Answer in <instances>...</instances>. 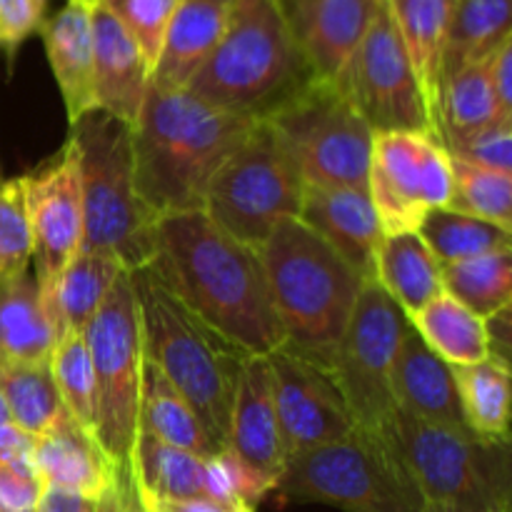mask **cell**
Returning a JSON list of instances; mask_svg holds the SVG:
<instances>
[{
    "mask_svg": "<svg viewBox=\"0 0 512 512\" xmlns=\"http://www.w3.org/2000/svg\"><path fill=\"white\" fill-rule=\"evenodd\" d=\"M498 128L493 58L455 70L440 85L438 135L443 145L463 143L483 130Z\"/></svg>",
    "mask_w": 512,
    "mask_h": 512,
    "instance_id": "31",
    "label": "cell"
},
{
    "mask_svg": "<svg viewBox=\"0 0 512 512\" xmlns=\"http://www.w3.org/2000/svg\"><path fill=\"white\" fill-rule=\"evenodd\" d=\"M283 5L313 78L345 93L380 0H283Z\"/></svg>",
    "mask_w": 512,
    "mask_h": 512,
    "instance_id": "17",
    "label": "cell"
},
{
    "mask_svg": "<svg viewBox=\"0 0 512 512\" xmlns=\"http://www.w3.org/2000/svg\"><path fill=\"white\" fill-rule=\"evenodd\" d=\"M428 512H485V510L458 508V505H428Z\"/></svg>",
    "mask_w": 512,
    "mask_h": 512,
    "instance_id": "50",
    "label": "cell"
},
{
    "mask_svg": "<svg viewBox=\"0 0 512 512\" xmlns=\"http://www.w3.org/2000/svg\"><path fill=\"white\" fill-rule=\"evenodd\" d=\"M213 3H225V5H230V3H233V0H213Z\"/></svg>",
    "mask_w": 512,
    "mask_h": 512,
    "instance_id": "52",
    "label": "cell"
},
{
    "mask_svg": "<svg viewBox=\"0 0 512 512\" xmlns=\"http://www.w3.org/2000/svg\"><path fill=\"white\" fill-rule=\"evenodd\" d=\"M110 512H138V500H135L133 483L120 485L110 498Z\"/></svg>",
    "mask_w": 512,
    "mask_h": 512,
    "instance_id": "49",
    "label": "cell"
},
{
    "mask_svg": "<svg viewBox=\"0 0 512 512\" xmlns=\"http://www.w3.org/2000/svg\"><path fill=\"white\" fill-rule=\"evenodd\" d=\"M275 493L345 512H428L400 443L355 430L338 443L293 455Z\"/></svg>",
    "mask_w": 512,
    "mask_h": 512,
    "instance_id": "7",
    "label": "cell"
},
{
    "mask_svg": "<svg viewBox=\"0 0 512 512\" xmlns=\"http://www.w3.org/2000/svg\"><path fill=\"white\" fill-rule=\"evenodd\" d=\"M98 5L128 30L153 75L155 60L163 48L165 30L173 20L180 0H98Z\"/></svg>",
    "mask_w": 512,
    "mask_h": 512,
    "instance_id": "41",
    "label": "cell"
},
{
    "mask_svg": "<svg viewBox=\"0 0 512 512\" xmlns=\"http://www.w3.org/2000/svg\"><path fill=\"white\" fill-rule=\"evenodd\" d=\"M310 80L283 0H233L223 38L188 90L225 113L265 120Z\"/></svg>",
    "mask_w": 512,
    "mask_h": 512,
    "instance_id": "4",
    "label": "cell"
},
{
    "mask_svg": "<svg viewBox=\"0 0 512 512\" xmlns=\"http://www.w3.org/2000/svg\"><path fill=\"white\" fill-rule=\"evenodd\" d=\"M33 448L35 438L25 433V430H20L18 425L8 423L0 428V465H10V468L15 470L35 473Z\"/></svg>",
    "mask_w": 512,
    "mask_h": 512,
    "instance_id": "46",
    "label": "cell"
},
{
    "mask_svg": "<svg viewBox=\"0 0 512 512\" xmlns=\"http://www.w3.org/2000/svg\"><path fill=\"white\" fill-rule=\"evenodd\" d=\"M83 188V248L115 255L130 273L155 260L158 218L135 188L133 128L103 110L70 125Z\"/></svg>",
    "mask_w": 512,
    "mask_h": 512,
    "instance_id": "6",
    "label": "cell"
},
{
    "mask_svg": "<svg viewBox=\"0 0 512 512\" xmlns=\"http://www.w3.org/2000/svg\"><path fill=\"white\" fill-rule=\"evenodd\" d=\"M125 273L130 270L115 255L80 250L63 270L53 290L43 295L58 340L68 333H83L85 325L103 308L110 290Z\"/></svg>",
    "mask_w": 512,
    "mask_h": 512,
    "instance_id": "27",
    "label": "cell"
},
{
    "mask_svg": "<svg viewBox=\"0 0 512 512\" xmlns=\"http://www.w3.org/2000/svg\"><path fill=\"white\" fill-rule=\"evenodd\" d=\"M45 485L35 473L0 465V512H40Z\"/></svg>",
    "mask_w": 512,
    "mask_h": 512,
    "instance_id": "44",
    "label": "cell"
},
{
    "mask_svg": "<svg viewBox=\"0 0 512 512\" xmlns=\"http://www.w3.org/2000/svg\"><path fill=\"white\" fill-rule=\"evenodd\" d=\"M493 85L498 100V128L512 130V35L493 55Z\"/></svg>",
    "mask_w": 512,
    "mask_h": 512,
    "instance_id": "45",
    "label": "cell"
},
{
    "mask_svg": "<svg viewBox=\"0 0 512 512\" xmlns=\"http://www.w3.org/2000/svg\"><path fill=\"white\" fill-rule=\"evenodd\" d=\"M445 293L490 320L512 303V238L460 263L443 265Z\"/></svg>",
    "mask_w": 512,
    "mask_h": 512,
    "instance_id": "34",
    "label": "cell"
},
{
    "mask_svg": "<svg viewBox=\"0 0 512 512\" xmlns=\"http://www.w3.org/2000/svg\"><path fill=\"white\" fill-rule=\"evenodd\" d=\"M465 423L478 435H505L512 430V375L495 360L453 365Z\"/></svg>",
    "mask_w": 512,
    "mask_h": 512,
    "instance_id": "36",
    "label": "cell"
},
{
    "mask_svg": "<svg viewBox=\"0 0 512 512\" xmlns=\"http://www.w3.org/2000/svg\"><path fill=\"white\" fill-rule=\"evenodd\" d=\"M130 483L140 505L208 498V458L165 445L138 430L130 458Z\"/></svg>",
    "mask_w": 512,
    "mask_h": 512,
    "instance_id": "26",
    "label": "cell"
},
{
    "mask_svg": "<svg viewBox=\"0 0 512 512\" xmlns=\"http://www.w3.org/2000/svg\"><path fill=\"white\" fill-rule=\"evenodd\" d=\"M8 423H13V420H10L8 403H5V395H3V390H0V428H3V425H8Z\"/></svg>",
    "mask_w": 512,
    "mask_h": 512,
    "instance_id": "51",
    "label": "cell"
},
{
    "mask_svg": "<svg viewBox=\"0 0 512 512\" xmlns=\"http://www.w3.org/2000/svg\"><path fill=\"white\" fill-rule=\"evenodd\" d=\"M345 95L373 133L438 135L388 0H380L378 13L355 55Z\"/></svg>",
    "mask_w": 512,
    "mask_h": 512,
    "instance_id": "14",
    "label": "cell"
},
{
    "mask_svg": "<svg viewBox=\"0 0 512 512\" xmlns=\"http://www.w3.org/2000/svg\"><path fill=\"white\" fill-rule=\"evenodd\" d=\"M393 395L398 413L448 428H468L453 365L428 348L413 323L405 328L395 358Z\"/></svg>",
    "mask_w": 512,
    "mask_h": 512,
    "instance_id": "21",
    "label": "cell"
},
{
    "mask_svg": "<svg viewBox=\"0 0 512 512\" xmlns=\"http://www.w3.org/2000/svg\"><path fill=\"white\" fill-rule=\"evenodd\" d=\"M58 333L28 273L0 283V355L5 363H48Z\"/></svg>",
    "mask_w": 512,
    "mask_h": 512,
    "instance_id": "29",
    "label": "cell"
},
{
    "mask_svg": "<svg viewBox=\"0 0 512 512\" xmlns=\"http://www.w3.org/2000/svg\"><path fill=\"white\" fill-rule=\"evenodd\" d=\"M25 208L33 233L35 283L48 295L83 248V188L73 138L48 165L23 175Z\"/></svg>",
    "mask_w": 512,
    "mask_h": 512,
    "instance_id": "16",
    "label": "cell"
},
{
    "mask_svg": "<svg viewBox=\"0 0 512 512\" xmlns=\"http://www.w3.org/2000/svg\"><path fill=\"white\" fill-rule=\"evenodd\" d=\"M305 180L265 120L253 125L210 180L203 213L215 225L260 248L283 220L300 218Z\"/></svg>",
    "mask_w": 512,
    "mask_h": 512,
    "instance_id": "10",
    "label": "cell"
},
{
    "mask_svg": "<svg viewBox=\"0 0 512 512\" xmlns=\"http://www.w3.org/2000/svg\"><path fill=\"white\" fill-rule=\"evenodd\" d=\"M138 512H143V510H140V505H138Z\"/></svg>",
    "mask_w": 512,
    "mask_h": 512,
    "instance_id": "55",
    "label": "cell"
},
{
    "mask_svg": "<svg viewBox=\"0 0 512 512\" xmlns=\"http://www.w3.org/2000/svg\"><path fill=\"white\" fill-rule=\"evenodd\" d=\"M300 220L320 235L365 280H373L375 255L385 238L368 190L305 185Z\"/></svg>",
    "mask_w": 512,
    "mask_h": 512,
    "instance_id": "20",
    "label": "cell"
},
{
    "mask_svg": "<svg viewBox=\"0 0 512 512\" xmlns=\"http://www.w3.org/2000/svg\"><path fill=\"white\" fill-rule=\"evenodd\" d=\"M408 323L398 303L368 280L333 360L335 383L355 430L393 443H398L393 368Z\"/></svg>",
    "mask_w": 512,
    "mask_h": 512,
    "instance_id": "12",
    "label": "cell"
},
{
    "mask_svg": "<svg viewBox=\"0 0 512 512\" xmlns=\"http://www.w3.org/2000/svg\"><path fill=\"white\" fill-rule=\"evenodd\" d=\"M453 158L455 190L450 208L495 225L512 238V175Z\"/></svg>",
    "mask_w": 512,
    "mask_h": 512,
    "instance_id": "38",
    "label": "cell"
},
{
    "mask_svg": "<svg viewBox=\"0 0 512 512\" xmlns=\"http://www.w3.org/2000/svg\"><path fill=\"white\" fill-rule=\"evenodd\" d=\"M130 275L143 318L145 360L193 405L225 450L235 388L250 355L185 308L153 270L143 268Z\"/></svg>",
    "mask_w": 512,
    "mask_h": 512,
    "instance_id": "5",
    "label": "cell"
},
{
    "mask_svg": "<svg viewBox=\"0 0 512 512\" xmlns=\"http://www.w3.org/2000/svg\"><path fill=\"white\" fill-rule=\"evenodd\" d=\"M33 465L45 488L83 500H103L120 485H130L120 478L98 438L70 415L35 438Z\"/></svg>",
    "mask_w": 512,
    "mask_h": 512,
    "instance_id": "19",
    "label": "cell"
},
{
    "mask_svg": "<svg viewBox=\"0 0 512 512\" xmlns=\"http://www.w3.org/2000/svg\"><path fill=\"white\" fill-rule=\"evenodd\" d=\"M148 268L185 308L248 355L265 358L285 345L260 248L240 243L203 210L158 220Z\"/></svg>",
    "mask_w": 512,
    "mask_h": 512,
    "instance_id": "1",
    "label": "cell"
},
{
    "mask_svg": "<svg viewBox=\"0 0 512 512\" xmlns=\"http://www.w3.org/2000/svg\"><path fill=\"white\" fill-rule=\"evenodd\" d=\"M373 280L408 318L445 293L443 265L418 233L385 235L375 255Z\"/></svg>",
    "mask_w": 512,
    "mask_h": 512,
    "instance_id": "28",
    "label": "cell"
},
{
    "mask_svg": "<svg viewBox=\"0 0 512 512\" xmlns=\"http://www.w3.org/2000/svg\"><path fill=\"white\" fill-rule=\"evenodd\" d=\"M285 345L333 370L368 280L300 218L283 220L260 245Z\"/></svg>",
    "mask_w": 512,
    "mask_h": 512,
    "instance_id": "3",
    "label": "cell"
},
{
    "mask_svg": "<svg viewBox=\"0 0 512 512\" xmlns=\"http://www.w3.org/2000/svg\"><path fill=\"white\" fill-rule=\"evenodd\" d=\"M415 233L433 250L440 265H453L460 260L475 258V255L488 253V250L510 240V235H505L495 225L473 218L468 213H460L455 208L430 210Z\"/></svg>",
    "mask_w": 512,
    "mask_h": 512,
    "instance_id": "37",
    "label": "cell"
},
{
    "mask_svg": "<svg viewBox=\"0 0 512 512\" xmlns=\"http://www.w3.org/2000/svg\"><path fill=\"white\" fill-rule=\"evenodd\" d=\"M275 408L288 460L303 450L338 443L355 433L335 375L328 365L280 345L268 355Z\"/></svg>",
    "mask_w": 512,
    "mask_h": 512,
    "instance_id": "15",
    "label": "cell"
},
{
    "mask_svg": "<svg viewBox=\"0 0 512 512\" xmlns=\"http://www.w3.org/2000/svg\"><path fill=\"white\" fill-rule=\"evenodd\" d=\"M3 365H5V360H3V355H0V368H3Z\"/></svg>",
    "mask_w": 512,
    "mask_h": 512,
    "instance_id": "54",
    "label": "cell"
},
{
    "mask_svg": "<svg viewBox=\"0 0 512 512\" xmlns=\"http://www.w3.org/2000/svg\"><path fill=\"white\" fill-rule=\"evenodd\" d=\"M390 13L398 25L413 73L425 95L435 125H438V100L443 85L445 50H448L453 0H388Z\"/></svg>",
    "mask_w": 512,
    "mask_h": 512,
    "instance_id": "25",
    "label": "cell"
},
{
    "mask_svg": "<svg viewBox=\"0 0 512 512\" xmlns=\"http://www.w3.org/2000/svg\"><path fill=\"white\" fill-rule=\"evenodd\" d=\"M230 5L213 0H180L163 48L155 60L150 85L160 90H188L228 28Z\"/></svg>",
    "mask_w": 512,
    "mask_h": 512,
    "instance_id": "24",
    "label": "cell"
},
{
    "mask_svg": "<svg viewBox=\"0 0 512 512\" xmlns=\"http://www.w3.org/2000/svg\"><path fill=\"white\" fill-rule=\"evenodd\" d=\"M398 443L428 505L512 512V430L488 438L398 413Z\"/></svg>",
    "mask_w": 512,
    "mask_h": 512,
    "instance_id": "8",
    "label": "cell"
},
{
    "mask_svg": "<svg viewBox=\"0 0 512 512\" xmlns=\"http://www.w3.org/2000/svg\"><path fill=\"white\" fill-rule=\"evenodd\" d=\"M512 35V0H453L443 80L455 70L493 58Z\"/></svg>",
    "mask_w": 512,
    "mask_h": 512,
    "instance_id": "33",
    "label": "cell"
},
{
    "mask_svg": "<svg viewBox=\"0 0 512 512\" xmlns=\"http://www.w3.org/2000/svg\"><path fill=\"white\" fill-rule=\"evenodd\" d=\"M485 323H488L490 360H495L512 375V303Z\"/></svg>",
    "mask_w": 512,
    "mask_h": 512,
    "instance_id": "47",
    "label": "cell"
},
{
    "mask_svg": "<svg viewBox=\"0 0 512 512\" xmlns=\"http://www.w3.org/2000/svg\"><path fill=\"white\" fill-rule=\"evenodd\" d=\"M33 263V233L25 208L23 175H0V283L28 273Z\"/></svg>",
    "mask_w": 512,
    "mask_h": 512,
    "instance_id": "40",
    "label": "cell"
},
{
    "mask_svg": "<svg viewBox=\"0 0 512 512\" xmlns=\"http://www.w3.org/2000/svg\"><path fill=\"white\" fill-rule=\"evenodd\" d=\"M453 158L438 135L375 133L368 195L385 235L415 233L430 210L450 208Z\"/></svg>",
    "mask_w": 512,
    "mask_h": 512,
    "instance_id": "13",
    "label": "cell"
},
{
    "mask_svg": "<svg viewBox=\"0 0 512 512\" xmlns=\"http://www.w3.org/2000/svg\"><path fill=\"white\" fill-rule=\"evenodd\" d=\"M225 450L248 465L270 488H278L288 465V453L280 433L268 355H250L245 360L230 410Z\"/></svg>",
    "mask_w": 512,
    "mask_h": 512,
    "instance_id": "18",
    "label": "cell"
},
{
    "mask_svg": "<svg viewBox=\"0 0 512 512\" xmlns=\"http://www.w3.org/2000/svg\"><path fill=\"white\" fill-rule=\"evenodd\" d=\"M448 153L460 160L480 165V168L498 170L512 175V130L490 128L463 143L448 145Z\"/></svg>",
    "mask_w": 512,
    "mask_h": 512,
    "instance_id": "43",
    "label": "cell"
},
{
    "mask_svg": "<svg viewBox=\"0 0 512 512\" xmlns=\"http://www.w3.org/2000/svg\"><path fill=\"white\" fill-rule=\"evenodd\" d=\"M48 363L68 415L95 435V373L83 333L60 338Z\"/></svg>",
    "mask_w": 512,
    "mask_h": 512,
    "instance_id": "39",
    "label": "cell"
},
{
    "mask_svg": "<svg viewBox=\"0 0 512 512\" xmlns=\"http://www.w3.org/2000/svg\"><path fill=\"white\" fill-rule=\"evenodd\" d=\"M408 320L445 363L475 365L490 358L488 323L453 295H438Z\"/></svg>",
    "mask_w": 512,
    "mask_h": 512,
    "instance_id": "32",
    "label": "cell"
},
{
    "mask_svg": "<svg viewBox=\"0 0 512 512\" xmlns=\"http://www.w3.org/2000/svg\"><path fill=\"white\" fill-rule=\"evenodd\" d=\"M138 430L153 435L160 443L190 450L203 458H213L223 450L193 405L175 390V385L168 383V378L150 360H145L143 368Z\"/></svg>",
    "mask_w": 512,
    "mask_h": 512,
    "instance_id": "30",
    "label": "cell"
},
{
    "mask_svg": "<svg viewBox=\"0 0 512 512\" xmlns=\"http://www.w3.org/2000/svg\"><path fill=\"white\" fill-rule=\"evenodd\" d=\"M0 390L13 425L33 438L48 433L68 415L50 363H5L0 368Z\"/></svg>",
    "mask_w": 512,
    "mask_h": 512,
    "instance_id": "35",
    "label": "cell"
},
{
    "mask_svg": "<svg viewBox=\"0 0 512 512\" xmlns=\"http://www.w3.org/2000/svg\"><path fill=\"white\" fill-rule=\"evenodd\" d=\"M50 0H0V53L13 63L20 45L40 33Z\"/></svg>",
    "mask_w": 512,
    "mask_h": 512,
    "instance_id": "42",
    "label": "cell"
},
{
    "mask_svg": "<svg viewBox=\"0 0 512 512\" xmlns=\"http://www.w3.org/2000/svg\"><path fill=\"white\" fill-rule=\"evenodd\" d=\"M80 3H90V5H95V3H98V0H80Z\"/></svg>",
    "mask_w": 512,
    "mask_h": 512,
    "instance_id": "53",
    "label": "cell"
},
{
    "mask_svg": "<svg viewBox=\"0 0 512 512\" xmlns=\"http://www.w3.org/2000/svg\"><path fill=\"white\" fill-rule=\"evenodd\" d=\"M50 70L63 95L70 125L98 110L95 103L93 5L65 0L40 28Z\"/></svg>",
    "mask_w": 512,
    "mask_h": 512,
    "instance_id": "22",
    "label": "cell"
},
{
    "mask_svg": "<svg viewBox=\"0 0 512 512\" xmlns=\"http://www.w3.org/2000/svg\"><path fill=\"white\" fill-rule=\"evenodd\" d=\"M258 123L213 108L190 90L150 85L133 125L135 188L155 218L198 213L210 180Z\"/></svg>",
    "mask_w": 512,
    "mask_h": 512,
    "instance_id": "2",
    "label": "cell"
},
{
    "mask_svg": "<svg viewBox=\"0 0 512 512\" xmlns=\"http://www.w3.org/2000/svg\"><path fill=\"white\" fill-rule=\"evenodd\" d=\"M265 123L283 140L305 185L368 190L375 133L340 88L313 78Z\"/></svg>",
    "mask_w": 512,
    "mask_h": 512,
    "instance_id": "11",
    "label": "cell"
},
{
    "mask_svg": "<svg viewBox=\"0 0 512 512\" xmlns=\"http://www.w3.org/2000/svg\"><path fill=\"white\" fill-rule=\"evenodd\" d=\"M93 45L98 110L133 128L150 88V68L128 30L98 3L93 5Z\"/></svg>",
    "mask_w": 512,
    "mask_h": 512,
    "instance_id": "23",
    "label": "cell"
},
{
    "mask_svg": "<svg viewBox=\"0 0 512 512\" xmlns=\"http://www.w3.org/2000/svg\"><path fill=\"white\" fill-rule=\"evenodd\" d=\"M140 510L143 512H253V508L245 503H233V500H215V498L165 500V503L140 505Z\"/></svg>",
    "mask_w": 512,
    "mask_h": 512,
    "instance_id": "48",
    "label": "cell"
},
{
    "mask_svg": "<svg viewBox=\"0 0 512 512\" xmlns=\"http://www.w3.org/2000/svg\"><path fill=\"white\" fill-rule=\"evenodd\" d=\"M95 373V438L130 483L138 438L145 340L133 275L125 273L83 330Z\"/></svg>",
    "mask_w": 512,
    "mask_h": 512,
    "instance_id": "9",
    "label": "cell"
}]
</instances>
